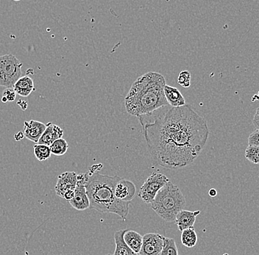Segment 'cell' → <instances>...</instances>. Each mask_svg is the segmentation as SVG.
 <instances>
[{"instance_id":"cell-1","label":"cell","mask_w":259,"mask_h":255,"mask_svg":"<svg viewBox=\"0 0 259 255\" xmlns=\"http://www.w3.org/2000/svg\"><path fill=\"white\" fill-rule=\"evenodd\" d=\"M168 106L153 122L142 124L144 137L154 164L166 169H181L200 156L209 129L206 121L189 105Z\"/></svg>"},{"instance_id":"cell-2","label":"cell","mask_w":259,"mask_h":255,"mask_svg":"<svg viewBox=\"0 0 259 255\" xmlns=\"http://www.w3.org/2000/svg\"><path fill=\"white\" fill-rule=\"evenodd\" d=\"M165 85V77L158 72H149L140 76L124 98L127 112L139 118L169 106L163 91Z\"/></svg>"},{"instance_id":"cell-3","label":"cell","mask_w":259,"mask_h":255,"mask_svg":"<svg viewBox=\"0 0 259 255\" xmlns=\"http://www.w3.org/2000/svg\"><path fill=\"white\" fill-rule=\"evenodd\" d=\"M121 179L119 176L111 177L92 171L87 173L85 187L89 208L100 213L117 215L121 220L125 221L131 201H120L114 193L115 187Z\"/></svg>"},{"instance_id":"cell-4","label":"cell","mask_w":259,"mask_h":255,"mask_svg":"<svg viewBox=\"0 0 259 255\" xmlns=\"http://www.w3.org/2000/svg\"><path fill=\"white\" fill-rule=\"evenodd\" d=\"M186 206V198L179 187L171 181L158 192L151 203L152 209L167 222H175L176 216Z\"/></svg>"},{"instance_id":"cell-5","label":"cell","mask_w":259,"mask_h":255,"mask_svg":"<svg viewBox=\"0 0 259 255\" xmlns=\"http://www.w3.org/2000/svg\"><path fill=\"white\" fill-rule=\"evenodd\" d=\"M22 64L12 54L0 56V86L14 88L22 77Z\"/></svg>"},{"instance_id":"cell-6","label":"cell","mask_w":259,"mask_h":255,"mask_svg":"<svg viewBox=\"0 0 259 255\" xmlns=\"http://www.w3.org/2000/svg\"><path fill=\"white\" fill-rule=\"evenodd\" d=\"M169 181L164 174L153 172L141 187L138 196L146 204H151L158 192Z\"/></svg>"},{"instance_id":"cell-7","label":"cell","mask_w":259,"mask_h":255,"mask_svg":"<svg viewBox=\"0 0 259 255\" xmlns=\"http://www.w3.org/2000/svg\"><path fill=\"white\" fill-rule=\"evenodd\" d=\"M87 173L77 174V185L74 188V198L69 201L73 208L79 211L89 209L90 203L85 190Z\"/></svg>"},{"instance_id":"cell-8","label":"cell","mask_w":259,"mask_h":255,"mask_svg":"<svg viewBox=\"0 0 259 255\" xmlns=\"http://www.w3.org/2000/svg\"><path fill=\"white\" fill-rule=\"evenodd\" d=\"M165 237L156 233L143 235L142 248L139 255H160L163 248Z\"/></svg>"},{"instance_id":"cell-9","label":"cell","mask_w":259,"mask_h":255,"mask_svg":"<svg viewBox=\"0 0 259 255\" xmlns=\"http://www.w3.org/2000/svg\"><path fill=\"white\" fill-rule=\"evenodd\" d=\"M77 174L74 172H66L58 177L56 188L57 196L62 197L64 193L69 190H74L77 185Z\"/></svg>"},{"instance_id":"cell-10","label":"cell","mask_w":259,"mask_h":255,"mask_svg":"<svg viewBox=\"0 0 259 255\" xmlns=\"http://www.w3.org/2000/svg\"><path fill=\"white\" fill-rule=\"evenodd\" d=\"M137 188L131 180L121 178L115 187V196L122 201H131L136 196Z\"/></svg>"},{"instance_id":"cell-11","label":"cell","mask_w":259,"mask_h":255,"mask_svg":"<svg viewBox=\"0 0 259 255\" xmlns=\"http://www.w3.org/2000/svg\"><path fill=\"white\" fill-rule=\"evenodd\" d=\"M46 127V124L38 121L30 120L29 122L26 121L24 123V138L35 143H38Z\"/></svg>"},{"instance_id":"cell-12","label":"cell","mask_w":259,"mask_h":255,"mask_svg":"<svg viewBox=\"0 0 259 255\" xmlns=\"http://www.w3.org/2000/svg\"><path fill=\"white\" fill-rule=\"evenodd\" d=\"M41 137L38 140V144L45 145L50 147V145L56 140L62 138L64 130L58 125L49 122Z\"/></svg>"},{"instance_id":"cell-13","label":"cell","mask_w":259,"mask_h":255,"mask_svg":"<svg viewBox=\"0 0 259 255\" xmlns=\"http://www.w3.org/2000/svg\"><path fill=\"white\" fill-rule=\"evenodd\" d=\"M200 213H201L200 211H189L182 210L180 211L175 220V222L177 224L178 230L182 232L186 229L193 227L197 216L200 214Z\"/></svg>"},{"instance_id":"cell-14","label":"cell","mask_w":259,"mask_h":255,"mask_svg":"<svg viewBox=\"0 0 259 255\" xmlns=\"http://www.w3.org/2000/svg\"><path fill=\"white\" fill-rule=\"evenodd\" d=\"M163 91L166 101L171 108H179L186 106L185 98L178 88L166 85L163 88Z\"/></svg>"},{"instance_id":"cell-15","label":"cell","mask_w":259,"mask_h":255,"mask_svg":"<svg viewBox=\"0 0 259 255\" xmlns=\"http://www.w3.org/2000/svg\"><path fill=\"white\" fill-rule=\"evenodd\" d=\"M13 89L16 92V94L27 97L32 91H35L33 80L29 76L21 77L14 84Z\"/></svg>"},{"instance_id":"cell-16","label":"cell","mask_w":259,"mask_h":255,"mask_svg":"<svg viewBox=\"0 0 259 255\" xmlns=\"http://www.w3.org/2000/svg\"><path fill=\"white\" fill-rule=\"evenodd\" d=\"M143 236L134 230H125L123 240L127 246L136 254H139L142 245Z\"/></svg>"},{"instance_id":"cell-17","label":"cell","mask_w":259,"mask_h":255,"mask_svg":"<svg viewBox=\"0 0 259 255\" xmlns=\"http://www.w3.org/2000/svg\"><path fill=\"white\" fill-rule=\"evenodd\" d=\"M124 232L125 230H121L115 232L114 240L116 248H115L114 254L113 255H139L134 252L124 243L123 240Z\"/></svg>"},{"instance_id":"cell-18","label":"cell","mask_w":259,"mask_h":255,"mask_svg":"<svg viewBox=\"0 0 259 255\" xmlns=\"http://www.w3.org/2000/svg\"><path fill=\"white\" fill-rule=\"evenodd\" d=\"M181 233V243L188 248H192L196 246L197 243V235L194 230V227L183 230Z\"/></svg>"},{"instance_id":"cell-19","label":"cell","mask_w":259,"mask_h":255,"mask_svg":"<svg viewBox=\"0 0 259 255\" xmlns=\"http://www.w3.org/2000/svg\"><path fill=\"white\" fill-rule=\"evenodd\" d=\"M68 148H69V144H68L67 141L63 138L56 140L50 146L51 154L56 156H64L67 151Z\"/></svg>"},{"instance_id":"cell-20","label":"cell","mask_w":259,"mask_h":255,"mask_svg":"<svg viewBox=\"0 0 259 255\" xmlns=\"http://www.w3.org/2000/svg\"><path fill=\"white\" fill-rule=\"evenodd\" d=\"M33 153L35 158L39 161H45L48 160L51 156L50 147L45 145L35 144L33 146Z\"/></svg>"},{"instance_id":"cell-21","label":"cell","mask_w":259,"mask_h":255,"mask_svg":"<svg viewBox=\"0 0 259 255\" xmlns=\"http://www.w3.org/2000/svg\"><path fill=\"white\" fill-rule=\"evenodd\" d=\"M160 255H178V247L174 239L165 238Z\"/></svg>"},{"instance_id":"cell-22","label":"cell","mask_w":259,"mask_h":255,"mask_svg":"<svg viewBox=\"0 0 259 255\" xmlns=\"http://www.w3.org/2000/svg\"><path fill=\"white\" fill-rule=\"evenodd\" d=\"M259 146H248L245 150V158L253 164H259Z\"/></svg>"},{"instance_id":"cell-23","label":"cell","mask_w":259,"mask_h":255,"mask_svg":"<svg viewBox=\"0 0 259 255\" xmlns=\"http://www.w3.org/2000/svg\"><path fill=\"white\" fill-rule=\"evenodd\" d=\"M178 83L184 88H189L191 85V74L189 71L184 70L179 74Z\"/></svg>"},{"instance_id":"cell-24","label":"cell","mask_w":259,"mask_h":255,"mask_svg":"<svg viewBox=\"0 0 259 255\" xmlns=\"http://www.w3.org/2000/svg\"><path fill=\"white\" fill-rule=\"evenodd\" d=\"M16 93L13 88H6L3 93L2 101L4 103L8 101H14L16 100Z\"/></svg>"},{"instance_id":"cell-25","label":"cell","mask_w":259,"mask_h":255,"mask_svg":"<svg viewBox=\"0 0 259 255\" xmlns=\"http://www.w3.org/2000/svg\"><path fill=\"white\" fill-rule=\"evenodd\" d=\"M258 137L259 130L252 132L248 138V146H259Z\"/></svg>"},{"instance_id":"cell-26","label":"cell","mask_w":259,"mask_h":255,"mask_svg":"<svg viewBox=\"0 0 259 255\" xmlns=\"http://www.w3.org/2000/svg\"><path fill=\"white\" fill-rule=\"evenodd\" d=\"M74 190H69L65 192L63 198L67 201H70L71 200L74 198Z\"/></svg>"},{"instance_id":"cell-27","label":"cell","mask_w":259,"mask_h":255,"mask_svg":"<svg viewBox=\"0 0 259 255\" xmlns=\"http://www.w3.org/2000/svg\"><path fill=\"white\" fill-rule=\"evenodd\" d=\"M259 109L258 108H256V111H255V115H254L253 120H252V124H253L254 127H255V130H258L259 128V116L258 112Z\"/></svg>"},{"instance_id":"cell-28","label":"cell","mask_w":259,"mask_h":255,"mask_svg":"<svg viewBox=\"0 0 259 255\" xmlns=\"http://www.w3.org/2000/svg\"><path fill=\"white\" fill-rule=\"evenodd\" d=\"M24 138V135L23 132H17V133L15 134V135H14V138H15L16 140H18V141L23 139Z\"/></svg>"},{"instance_id":"cell-29","label":"cell","mask_w":259,"mask_h":255,"mask_svg":"<svg viewBox=\"0 0 259 255\" xmlns=\"http://www.w3.org/2000/svg\"><path fill=\"white\" fill-rule=\"evenodd\" d=\"M17 104L20 106V108H22L23 111L27 109V106H28L27 103H26V101H22V100H19V101H18Z\"/></svg>"},{"instance_id":"cell-30","label":"cell","mask_w":259,"mask_h":255,"mask_svg":"<svg viewBox=\"0 0 259 255\" xmlns=\"http://www.w3.org/2000/svg\"><path fill=\"white\" fill-rule=\"evenodd\" d=\"M208 194H209L210 197H215V196L218 195V191H217V190L214 189V188H211V189L209 190V192H208Z\"/></svg>"},{"instance_id":"cell-31","label":"cell","mask_w":259,"mask_h":255,"mask_svg":"<svg viewBox=\"0 0 259 255\" xmlns=\"http://www.w3.org/2000/svg\"><path fill=\"white\" fill-rule=\"evenodd\" d=\"M106 255H113V254H107Z\"/></svg>"},{"instance_id":"cell-32","label":"cell","mask_w":259,"mask_h":255,"mask_svg":"<svg viewBox=\"0 0 259 255\" xmlns=\"http://www.w3.org/2000/svg\"><path fill=\"white\" fill-rule=\"evenodd\" d=\"M223 255H228V254H223Z\"/></svg>"}]
</instances>
